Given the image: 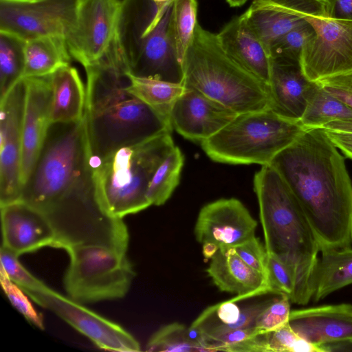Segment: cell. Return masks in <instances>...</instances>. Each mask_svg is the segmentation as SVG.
I'll use <instances>...</instances> for the list:
<instances>
[{"label": "cell", "instance_id": "cell-1", "mask_svg": "<svg viewBox=\"0 0 352 352\" xmlns=\"http://www.w3.org/2000/svg\"><path fill=\"white\" fill-rule=\"evenodd\" d=\"M19 200L41 211L52 225L56 248L100 244L126 252L123 219L110 216L98 199L83 118L51 123Z\"/></svg>", "mask_w": 352, "mask_h": 352}, {"label": "cell", "instance_id": "cell-2", "mask_svg": "<svg viewBox=\"0 0 352 352\" xmlns=\"http://www.w3.org/2000/svg\"><path fill=\"white\" fill-rule=\"evenodd\" d=\"M270 165L294 195L320 252L352 246V182L324 129H305Z\"/></svg>", "mask_w": 352, "mask_h": 352}, {"label": "cell", "instance_id": "cell-3", "mask_svg": "<svg viewBox=\"0 0 352 352\" xmlns=\"http://www.w3.org/2000/svg\"><path fill=\"white\" fill-rule=\"evenodd\" d=\"M85 69L84 120L91 162L120 148L172 133L168 117L126 90L129 69L116 52L108 50Z\"/></svg>", "mask_w": 352, "mask_h": 352}, {"label": "cell", "instance_id": "cell-4", "mask_svg": "<svg viewBox=\"0 0 352 352\" xmlns=\"http://www.w3.org/2000/svg\"><path fill=\"white\" fill-rule=\"evenodd\" d=\"M265 248L289 268L295 285L291 302L312 300L314 278L320 252L317 241L290 188L270 165L254 178Z\"/></svg>", "mask_w": 352, "mask_h": 352}, {"label": "cell", "instance_id": "cell-5", "mask_svg": "<svg viewBox=\"0 0 352 352\" xmlns=\"http://www.w3.org/2000/svg\"><path fill=\"white\" fill-rule=\"evenodd\" d=\"M173 2L129 0L122 6L116 36L131 74L183 85V63L173 34Z\"/></svg>", "mask_w": 352, "mask_h": 352}, {"label": "cell", "instance_id": "cell-6", "mask_svg": "<svg viewBox=\"0 0 352 352\" xmlns=\"http://www.w3.org/2000/svg\"><path fill=\"white\" fill-rule=\"evenodd\" d=\"M183 67L185 88L196 89L238 114L270 109L269 85L231 58L217 34L199 23Z\"/></svg>", "mask_w": 352, "mask_h": 352}, {"label": "cell", "instance_id": "cell-7", "mask_svg": "<svg viewBox=\"0 0 352 352\" xmlns=\"http://www.w3.org/2000/svg\"><path fill=\"white\" fill-rule=\"evenodd\" d=\"M175 146L171 133H166L91 162L98 199L107 213L123 219L151 206L150 182Z\"/></svg>", "mask_w": 352, "mask_h": 352}, {"label": "cell", "instance_id": "cell-8", "mask_svg": "<svg viewBox=\"0 0 352 352\" xmlns=\"http://www.w3.org/2000/svg\"><path fill=\"white\" fill-rule=\"evenodd\" d=\"M305 130L300 122L267 109L238 114L201 146L215 162L266 166Z\"/></svg>", "mask_w": 352, "mask_h": 352}, {"label": "cell", "instance_id": "cell-9", "mask_svg": "<svg viewBox=\"0 0 352 352\" xmlns=\"http://www.w3.org/2000/svg\"><path fill=\"white\" fill-rule=\"evenodd\" d=\"M65 251L69 263L63 283L67 296L80 303L122 298L135 276L126 252L100 244H80Z\"/></svg>", "mask_w": 352, "mask_h": 352}, {"label": "cell", "instance_id": "cell-10", "mask_svg": "<svg viewBox=\"0 0 352 352\" xmlns=\"http://www.w3.org/2000/svg\"><path fill=\"white\" fill-rule=\"evenodd\" d=\"M25 292L35 302L50 309L88 338L98 348L119 352L141 351L138 341L126 329L68 296H63L46 285L38 290Z\"/></svg>", "mask_w": 352, "mask_h": 352}, {"label": "cell", "instance_id": "cell-11", "mask_svg": "<svg viewBox=\"0 0 352 352\" xmlns=\"http://www.w3.org/2000/svg\"><path fill=\"white\" fill-rule=\"evenodd\" d=\"M78 0H0V31L27 41L48 35L66 36L72 28Z\"/></svg>", "mask_w": 352, "mask_h": 352}, {"label": "cell", "instance_id": "cell-12", "mask_svg": "<svg viewBox=\"0 0 352 352\" xmlns=\"http://www.w3.org/2000/svg\"><path fill=\"white\" fill-rule=\"evenodd\" d=\"M121 8L115 0H78L75 21L65 38L72 58L85 68L109 50Z\"/></svg>", "mask_w": 352, "mask_h": 352}, {"label": "cell", "instance_id": "cell-13", "mask_svg": "<svg viewBox=\"0 0 352 352\" xmlns=\"http://www.w3.org/2000/svg\"><path fill=\"white\" fill-rule=\"evenodd\" d=\"M316 31L305 47L300 64L311 81L352 70V21L307 17Z\"/></svg>", "mask_w": 352, "mask_h": 352}, {"label": "cell", "instance_id": "cell-14", "mask_svg": "<svg viewBox=\"0 0 352 352\" xmlns=\"http://www.w3.org/2000/svg\"><path fill=\"white\" fill-rule=\"evenodd\" d=\"M25 92L22 78L0 98V206L17 201L21 195Z\"/></svg>", "mask_w": 352, "mask_h": 352}, {"label": "cell", "instance_id": "cell-15", "mask_svg": "<svg viewBox=\"0 0 352 352\" xmlns=\"http://www.w3.org/2000/svg\"><path fill=\"white\" fill-rule=\"evenodd\" d=\"M257 221L236 198H223L200 210L194 228L200 244L212 243L219 248H234L255 236Z\"/></svg>", "mask_w": 352, "mask_h": 352}, {"label": "cell", "instance_id": "cell-16", "mask_svg": "<svg viewBox=\"0 0 352 352\" xmlns=\"http://www.w3.org/2000/svg\"><path fill=\"white\" fill-rule=\"evenodd\" d=\"M325 5L324 0H253L243 15L270 51L276 40L307 17L326 16Z\"/></svg>", "mask_w": 352, "mask_h": 352}, {"label": "cell", "instance_id": "cell-17", "mask_svg": "<svg viewBox=\"0 0 352 352\" xmlns=\"http://www.w3.org/2000/svg\"><path fill=\"white\" fill-rule=\"evenodd\" d=\"M237 115L197 90L184 87L172 107L170 120L173 129L182 136L201 144L221 131Z\"/></svg>", "mask_w": 352, "mask_h": 352}, {"label": "cell", "instance_id": "cell-18", "mask_svg": "<svg viewBox=\"0 0 352 352\" xmlns=\"http://www.w3.org/2000/svg\"><path fill=\"white\" fill-rule=\"evenodd\" d=\"M0 207L2 246L18 256L45 247L56 248L55 230L38 209L21 200Z\"/></svg>", "mask_w": 352, "mask_h": 352}, {"label": "cell", "instance_id": "cell-19", "mask_svg": "<svg viewBox=\"0 0 352 352\" xmlns=\"http://www.w3.org/2000/svg\"><path fill=\"white\" fill-rule=\"evenodd\" d=\"M24 80L26 92L22 131V186L35 164L52 123V100L50 75Z\"/></svg>", "mask_w": 352, "mask_h": 352}, {"label": "cell", "instance_id": "cell-20", "mask_svg": "<svg viewBox=\"0 0 352 352\" xmlns=\"http://www.w3.org/2000/svg\"><path fill=\"white\" fill-rule=\"evenodd\" d=\"M288 323L298 336L324 350L326 345L352 340V304L294 309Z\"/></svg>", "mask_w": 352, "mask_h": 352}, {"label": "cell", "instance_id": "cell-21", "mask_svg": "<svg viewBox=\"0 0 352 352\" xmlns=\"http://www.w3.org/2000/svg\"><path fill=\"white\" fill-rule=\"evenodd\" d=\"M314 83L305 76L300 62L272 58L270 109L281 117L300 122Z\"/></svg>", "mask_w": 352, "mask_h": 352}, {"label": "cell", "instance_id": "cell-22", "mask_svg": "<svg viewBox=\"0 0 352 352\" xmlns=\"http://www.w3.org/2000/svg\"><path fill=\"white\" fill-rule=\"evenodd\" d=\"M206 272L219 290L236 294L230 299L234 302L271 293L266 277L247 265L233 248H219Z\"/></svg>", "mask_w": 352, "mask_h": 352}, {"label": "cell", "instance_id": "cell-23", "mask_svg": "<svg viewBox=\"0 0 352 352\" xmlns=\"http://www.w3.org/2000/svg\"><path fill=\"white\" fill-rule=\"evenodd\" d=\"M217 36L231 58L269 84L272 64L269 49L248 26L243 14L226 23Z\"/></svg>", "mask_w": 352, "mask_h": 352}, {"label": "cell", "instance_id": "cell-24", "mask_svg": "<svg viewBox=\"0 0 352 352\" xmlns=\"http://www.w3.org/2000/svg\"><path fill=\"white\" fill-rule=\"evenodd\" d=\"M272 300L254 302L243 307L232 300L218 302L205 309L190 327L204 336L207 344L228 331L254 327L257 316Z\"/></svg>", "mask_w": 352, "mask_h": 352}, {"label": "cell", "instance_id": "cell-25", "mask_svg": "<svg viewBox=\"0 0 352 352\" xmlns=\"http://www.w3.org/2000/svg\"><path fill=\"white\" fill-rule=\"evenodd\" d=\"M52 89L51 122H71L84 116L86 87L78 70L70 65L50 75Z\"/></svg>", "mask_w": 352, "mask_h": 352}, {"label": "cell", "instance_id": "cell-26", "mask_svg": "<svg viewBox=\"0 0 352 352\" xmlns=\"http://www.w3.org/2000/svg\"><path fill=\"white\" fill-rule=\"evenodd\" d=\"M24 55L23 78L49 76L69 65L72 58L63 35H48L27 41Z\"/></svg>", "mask_w": 352, "mask_h": 352}, {"label": "cell", "instance_id": "cell-27", "mask_svg": "<svg viewBox=\"0 0 352 352\" xmlns=\"http://www.w3.org/2000/svg\"><path fill=\"white\" fill-rule=\"evenodd\" d=\"M352 284V246L321 252L314 278L312 300L319 301Z\"/></svg>", "mask_w": 352, "mask_h": 352}, {"label": "cell", "instance_id": "cell-28", "mask_svg": "<svg viewBox=\"0 0 352 352\" xmlns=\"http://www.w3.org/2000/svg\"><path fill=\"white\" fill-rule=\"evenodd\" d=\"M352 119V109L315 81L305 112L300 120L305 129L322 128L336 120Z\"/></svg>", "mask_w": 352, "mask_h": 352}, {"label": "cell", "instance_id": "cell-29", "mask_svg": "<svg viewBox=\"0 0 352 352\" xmlns=\"http://www.w3.org/2000/svg\"><path fill=\"white\" fill-rule=\"evenodd\" d=\"M126 90L136 98L170 118L172 107L184 90L183 85L138 77L128 72Z\"/></svg>", "mask_w": 352, "mask_h": 352}, {"label": "cell", "instance_id": "cell-30", "mask_svg": "<svg viewBox=\"0 0 352 352\" xmlns=\"http://www.w3.org/2000/svg\"><path fill=\"white\" fill-rule=\"evenodd\" d=\"M25 41L0 31V98L23 78Z\"/></svg>", "mask_w": 352, "mask_h": 352}, {"label": "cell", "instance_id": "cell-31", "mask_svg": "<svg viewBox=\"0 0 352 352\" xmlns=\"http://www.w3.org/2000/svg\"><path fill=\"white\" fill-rule=\"evenodd\" d=\"M184 163L180 148L175 146L157 168L147 190L151 205H163L178 186Z\"/></svg>", "mask_w": 352, "mask_h": 352}, {"label": "cell", "instance_id": "cell-32", "mask_svg": "<svg viewBox=\"0 0 352 352\" xmlns=\"http://www.w3.org/2000/svg\"><path fill=\"white\" fill-rule=\"evenodd\" d=\"M197 0H174L173 28L177 52L184 62L193 38L197 22Z\"/></svg>", "mask_w": 352, "mask_h": 352}, {"label": "cell", "instance_id": "cell-33", "mask_svg": "<svg viewBox=\"0 0 352 352\" xmlns=\"http://www.w3.org/2000/svg\"><path fill=\"white\" fill-rule=\"evenodd\" d=\"M146 351H201L189 336V329L179 322L166 324L155 331L146 344Z\"/></svg>", "mask_w": 352, "mask_h": 352}, {"label": "cell", "instance_id": "cell-34", "mask_svg": "<svg viewBox=\"0 0 352 352\" xmlns=\"http://www.w3.org/2000/svg\"><path fill=\"white\" fill-rule=\"evenodd\" d=\"M315 34V29L306 20L278 38L270 45L271 58L300 62L305 47Z\"/></svg>", "mask_w": 352, "mask_h": 352}, {"label": "cell", "instance_id": "cell-35", "mask_svg": "<svg viewBox=\"0 0 352 352\" xmlns=\"http://www.w3.org/2000/svg\"><path fill=\"white\" fill-rule=\"evenodd\" d=\"M266 348L267 352H324L322 348L298 336L288 322L266 333Z\"/></svg>", "mask_w": 352, "mask_h": 352}, {"label": "cell", "instance_id": "cell-36", "mask_svg": "<svg viewBox=\"0 0 352 352\" xmlns=\"http://www.w3.org/2000/svg\"><path fill=\"white\" fill-rule=\"evenodd\" d=\"M0 283L11 304L31 323L44 329L43 318L37 312L28 298V294L17 284L10 279L0 267Z\"/></svg>", "mask_w": 352, "mask_h": 352}, {"label": "cell", "instance_id": "cell-37", "mask_svg": "<svg viewBox=\"0 0 352 352\" xmlns=\"http://www.w3.org/2000/svg\"><path fill=\"white\" fill-rule=\"evenodd\" d=\"M289 298L285 295L273 298L270 303L257 316L254 327L260 333L272 331L287 324L291 307Z\"/></svg>", "mask_w": 352, "mask_h": 352}, {"label": "cell", "instance_id": "cell-38", "mask_svg": "<svg viewBox=\"0 0 352 352\" xmlns=\"http://www.w3.org/2000/svg\"><path fill=\"white\" fill-rule=\"evenodd\" d=\"M18 256L1 245L0 261L1 267L11 280L20 286L23 291H36L45 284L32 274L20 263Z\"/></svg>", "mask_w": 352, "mask_h": 352}, {"label": "cell", "instance_id": "cell-39", "mask_svg": "<svg viewBox=\"0 0 352 352\" xmlns=\"http://www.w3.org/2000/svg\"><path fill=\"white\" fill-rule=\"evenodd\" d=\"M267 278L271 293L287 296L294 294V280L288 267L276 255L267 252Z\"/></svg>", "mask_w": 352, "mask_h": 352}, {"label": "cell", "instance_id": "cell-40", "mask_svg": "<svg viewBox=\"0 0 352 352\" xmlns=\"http://www.w3.org/2000/svg\"><path fill=\"white\" fill-rule=\"evenodd\" d=\"M233 249L247 265L263 274L267 278V251L256 236Z\"/></svg>", "mask_w": 352, "mask_h": 352}, {"label": "cell", "instance_id": "cell-41", "mask_svg": "<svg viewBox=\"0 0 352 352\" xmlns=\"http://www.w3.org/2000/svg\"><path fill=\"white\" fill-rule=\"evenodd\" d=\"M317 82L352 109V70L322 78Z\"/></svg>", "mask_w": 352, "mask_h": 352}, {"label": "cell", "instance_id": "cell-42", "mask_svg": "<svg viewBox=\"0 0 352 352\" xmlns=\"http://www.w3.org/2000/svg\"><path fill=\"white\" fill-rule=\"evenodd\" d=\"M326 16L352 21V0H324Z\"/></svg>", "mask_w": 352, "mask_h": 352}, {"label": "cell", "instance_id": "cell-43", "mask_svg": "<svg viewBox=\"0 0 352 352\" xmlns=\"http://www.w3.org/2000/svg\"><path fill=\"white\" fill-rule=\"evenodd\" d=\"M324 129L334 146L340 149L346 157L352 160V132Z\"/></svg>", "mask_w": 352, "mask_h": 352}, {"label": "cell", "instance_id": "cell-44", "mask_svg": "<svg viewBox=\"0 0 352 352\" xmlns=\"http://www.w3.org/2000/svg\"><path fill=\"white\" fill-rule=\"evenodd\" d=\"M322 128L326 129L344 131L352 132V119L346 120H336L326 124Z\"/></svg>", "mask_w": 352, "mask_h": 352}, {"label": "cell", "instance_id": "cell-45", "mask_svg": "<svg viewBox=\"0 0 352 352\" xmlns=\"http://www.w3.org/2000/svg\"><path fill=\"white\" fill-rule=\"evenodd\" d=\"M323 349L324 352L352 351V340L326 345Z\"/></svg>", "mask_w": 352, "mask_h": 352}, {"label": "cell", "instance_id": "cell-46", "mask_svg": "<svg viewBox=\"0 0 352 352\" xmlns=\"http://www.w3.org/2000/svg\"><path fill=\"white\" fill-rule=\"evenodd\" d=\"M203 254L205 258L210 259L219 249V247L212 243H205L202 244Z\"/></svg>", "mask_w": 352, "mask_h": 352}, {"label": "cell", "instance_id": "cell-47", "mask_svg": "<svg viewBox=\"0 0 352 352\" xmlns=\"http://www.w3.org/2000/svg\"><path fill=\"white\" fill-rule=\"evenodd\" d=\"M231 7H240L248 0H225Z\"/></svg>", "mask_w": 352, "mask_h": 352}, {"label": "cell", "instance_id": "cell-48", "mask_svg": "<svg viewBox=\"0 0 352 352\" xmlns=\"http://www.w3.org/2000/svg\"><path fill=\"white\" fill-rule=\"evenodd\" d=\"M151 1L155 3H166L171 2L174 0H151Z\"/></svg>", "mask_w": 352, "mask_h": 352}, {"label": "cell", "instance_id": "cell-49", "mask_svg": "<svg viewBox=\"0 0 352 352\" xmlns=\"http://www.w3.org/2000/svg\"><path fill=\"white\" fill-rule=\"evenodd\" d=\"M121 7L125 5L129 0H115Z\"/></svg>", "mask_w": 352, "mask_h": 352}]
</instances>
